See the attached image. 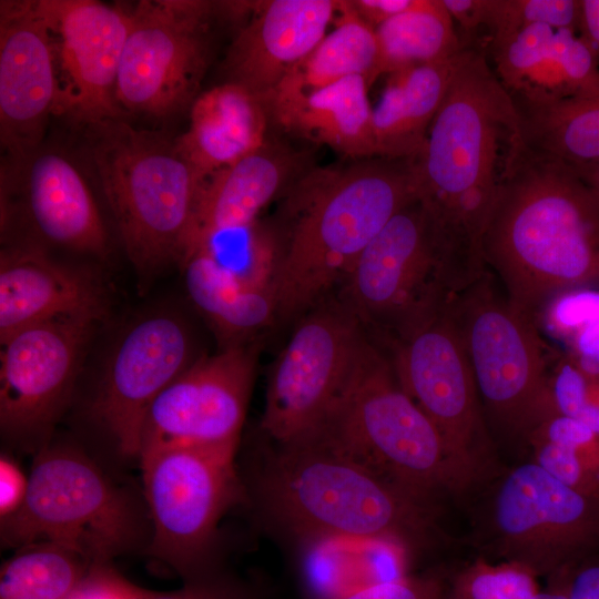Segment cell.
I'll use <instances>...</instances> for the list:
<instances>
[{
  "mask_svg": "<svg viewBox=\"0 0 599 599\" xmlns=\"http://www.w3.org/2000/svg\"><path fill=\"white\" fill-rule=\"evenodd\" d=\"M526 149L517 106L486 54L468 48L413 162L417 199L446 244L486 270L481 241Z\"/></svg>",
  "mask_w": 599,
  "mask_h": 599,
  "instance_id": "cell-1",
  "label": "cell"
},
{
  "mask_svg": "<svg viewBox=\"0 0 599 599\" xmlns=\"http://www.w3.org/2000/svg\"><path fill=\"white\" fill-rule=\"evenodd\" d=\"M481 252L507 300L534 318L567 291L599 287V199L570 165L526 145Z\"/></svg>",
  "mask_w": 599,
  "mask_h": 599,
  "instance_id": "cell-2",
  "label": "cell"
},
{
  "mask_svg": "<svg viewBox=\"0 0 599 599\" xmlns=\"http://www.w3.org/2000/svg\"><path fill=\"white\" fill-rule=\"evenodd\" d=\"M417 199L412 160L366 159L300 175L285 199L274 280L277 316L316 305L386 223Z\"/></svg>",
  "mask_w": 599,
  "mask_h": 599,
  "instance_id": "cell-3",
  "label": "cell"
},
{
  "mask_svg": "<svg viewBox=\"0 0 599 599\" xmlns=\"http://www.w3.org/2000/svg\"><path fill=\"white\" fill-rule=\"evenodd\" d=\"M257 491L270 518L311 544L376 540L408 552L430 532L432 508L312 435L277 445Z\"/></svg>",
  "mask_w": 599,
  "mask_h": 599,
  "instance_id": "cell-4",
  "label": "cell"
},
{
  "mask_svg": "<svg viewBox=\"0 0 599 599\" xmlns=\"http://www.w3.org/2000/svg\"><path fill=\"white\" fill-rule=\"evenodd\" d=\"M307 435L429 508L439 494L469 487L435 426L400 386L389 356L368 337L343 390Z\"/></svg>",
  "mask_w": 599,
  "mask_h": 599,
  "instance_id": "cell-5",
  "label": "cell"
},
{
  "mask_svg": "<svg viewBox=\"0 0 599 599\" xmlns=\"http://www.w3.org/2000/svg\"><path fill=\"white\" fill-rule=\"evenodd\" d=\"M85 154L139 272L182 263L201 181L176 138L110 118L83 128Z\"/></svg>",
  "mask_w": 599,
  "mask_h": 599,
  "instance_id": "cell-6",
  "label": "cell"
},
{
  "mask_svg": "<svg viewBox=\"0 0 599 599\" xmlns=\"http://www.w3.org/2000/svg\"><path fill=\"white\" fill-rule=\"evenodd\" d=\"M485 273L451 251L415 200L358 256L339 303L389 343L441 314Z\"/></svg>",
  "mask_w": 599,
  "mask_h": 599,
  "instance_id": "cell-7",
  "label": "cell"
},
{
  "mask_svg": "<svg viewBox=\"0 0 599 599\" xmlns=\"http://www.w3.org/2000/svg\"><path fill=\"white\" fill-rule=\"evenodd\" d=\"M129 497L82 450L45 445L37 451L20 509L1 520V540L18 549L50 542L89 564H109L138 540Z\"/></svg>",
  "mask_w": 599,
  "mask_h": 599,
  "instance_id": "cell-8",
  "label": "cell"
},
{
  "mask_svg": "<svg viewBox=\"0 0 599 599\" xmlns=\"http://www.w3.org/2000/svg\"><path fill=\"white\" fill-rule=\"evenodd\" d=\"M487 274L459 294L449 312L480 402L504 429L529 435L556 412L534 318L493 288Z\"/></svg>",
  "mask_w": 599,
  "mask_h": 599,
  "instance_id": "cell-9",
  "label": "cell"
},
{
  "mask_svg": "<svg viewBox=\"0 0 599 599\" xmlns=\"http://www.w3.org/2000/svg\"><path fill=\"white\" fill-rule=\"evenodd\" d=\"M235 453L162 446L138 457L152 524L149 552L186 581L207 577L219 524L242 496Z\"/></svg>",
  "mask_w": 599,
  "mask_h": 599,
  "instance_id": "cell-10",
  "label": "cell"
},
{
  "mask_svg": "<svg viewBox=\"0 0 599 599\" xmlns=\"http://www.w3.org/2000/svg\"><path fill=\"white\" fill-rule=\"evenodd\" d=\"M115 100L121 111L153 121L190 110L212 53L219 2L141 0L130 4Z\"/></svg>",
  "mask_w": 599,
  "mask_h": 599,
  "instance_id": "cell-11",
  "label": "cell"
},
{
  "mask_svg": "<svg viewBox=\"0 0 599 599\" xmlns=\"http://www.w3.org/2000/svg\"><path fill=\"white\" fill-rule=\"evenodd\" d=\"M485 525L501 561L548 578L597 554L599 497L564 484L535 461L524 463L495 485Z\"/></svg>",
  "mask_w": 599,
  "mask_h": 599,
  "instance_id": "cell-12",
  "label": "cell"
},
{
  "mask_svg": "<svg viewBox=\"0 0 599 599\" xmlns=\"http://www.w3.org/2000/svg\"><path fill=\"white\" fill-rule=\"evenodd\" d=\"M387 345L400 386L435 426L470 486L489 465V441L474 375L449 306Z\"/></svg>",
  "mask_w": 599,
  "mask_h": 599,
  "instance_id": "cell-13",
  "label": "cell"
},
{
  "mask_svg": "<svg viewBox=\"0 0 599 599\" xmlns=\"http://www.w3.org/2000/svg\"><path fill=\"white\" fill-rule=\"evenodd\" d=\"M364 329L341 303L322 305L301 319L267 384L262 427L277 445L321 424L355 366L367 338Z\"/></svg>",
  "mask_w": 599,
  "mask_h": 599,
  "instance_id": "cell-14",
  "label": "cell"
},
{
  "mask_svg": "<svg viewBox=\"0 0 599 599\" xmlns=\"http://www.w3.org/2000/svg\"><path fill=\"white\" fill-rule=\"evenodd\" d=\"M1 230L20 224L39 246L49 244L103 257L108 233L90 185L62 149L44 145L2 156Z\"/></svg>",
  "mask_w": 599,
  "mask_h": 599,
  "instance_id": "cell-15",
  "label": "cell"
},
{
  "mask_svg": "<svg viewBox=\"0 0 599 599\" xmlns=\"http://www.w3.org/2000/svg\"><path fill=\"white\" fill-rule=\"evenodd\" d=\"M67 315L28 326L1 343L2 434L37 451L72 387L84 346L98 319Z\"/></svg>",
  "mask_w": 599,
  "mask_h": 599,
  "instance_id": "cell-16",
  "label": "cell"
},
{
  "mask_svg": "<svg viewBox=\"0 0 599 599\" xmlns=\"http://www.w3.org/2000/svg\"><path fill=\"white\" fill-rule=\"evenodd\" d=\"M255 364V346L243 342L193 362L150 406L139 456L162 446L236 450Z\"/></svg>",
  "mask_w": 599,
  "mask_h": 599,
  "instance_id": "cell-17",
  "label": "cell"
},
{
  "mask_svg": "<svg viewBox=\"0 0 599 599\" xmlns=\"http://www.w3.org/2000/svg\"><path fill=\"white\" fill-rule=\"evenodd\" d=\"M39 6L54 50L55 115L82 129L128 118L118 106L115 85L130 28L129 7L97 0H39Z\"/></svg>",
  "mask_w": 599,
  "mask_h": 599,
  "instance_id": "cell-18",
  "label": "cell"
},
{
  "mask_svg": "<svg viewBox=\"0 0 599 599\" xmlns=\"http://www.w3.org/2000/svg\"><path fill=\"white\" fill-rule=\"evenodd\" d=\"M186 325L154 314L131 326L110 355L92 413L125 456L139 457L146 413L154 399L191 362Z\"/></svg>",
  "mask_w": 599,
  "mask_h": 599,
  "instance_id": "cell-19",
  "label": "cell"
},
{
  "mask_svg": "<svg viewBox=\"0 0 599 599\" xmlns=\"http://www.w3.org/2000/svg\"><path fill=\"white\" fill-rule=\"evenodd\" d=\"M58 92L53 44L39 0H1L2 156H20L43 143Z\"/></svg>",
  "mask_w": 599,
  "mask_h": 599,
  "instance_id": "cell-20",
  "label": "cell"
},
{
  "mask_svg": "<svg viewBox=\"0 0 599 599\" xmlns=\"http://www.w3.org/2000/svg\"><path fill=\"white\" fill-rule=\"evenodd\" d=\"M339 0H272L254 3L223 62L226 81L263 102L307 57L335 21Z\"/></svg>",
  "mask_w": 599,
  "mask_h": 599,
  "instance_id": "cell-21",
  "label": "cell"
},
{
  "mask_svg": "<svg viewBox=\"0 0 599 599\" xmlns=\"http://www.w3.org/2000/svg\"><path fill=\"white\" fill-rule=\"evenodd\" d=\"M493 70L517 109L599 97V64L576 32L535 24L490 47Z\"/></svg>",
  "mask_w": 599,
  "mask_h": 599,
  "instance_id": "cell-22",
  "label": "cell"
},
{
  "mask_svg": "<svg viewBox=\"0 0 599 599\" xmlns=\"http://www.w3.org/2000/svg\"><path fill=\"white\" fill-rule=\"evenodd\" d=\"M102 291L94 278L61 264L44 247L18 242L0 255V342L14 333L67 315L100 317Z\"/></svg>",
  "mask_w": 599,
  "mask_h": 599,
  "instance_id": "cell-23",
  "label": "cell"
},
{
  "mask_svg": "<svg viewBox=\"0 0 599 599\" xmlns=\"http://www.w3.org/2000/svg\"><path fill=\"white\" fill-rule=\"evenodd\" d=\"M301 166L298 154L267 141L257 151L203 180L184 257L206 237L257 221L260 212L288 185Z\"/></svg>",
  "mask_w": 599,
  "mask_h": 599,
  "instance_id": "cell-24",
  "label": "cell"
},
{
  "mask_svg": "<svg viewBox=\"0 0 599 599\" xmlns=\"http://www.w3.org/2000/svg\"><path fill=\"white\" fill-rule=\"evenodd\" d=\"M270 121L258 97L224 82L197 95L190 108V125L176 141L202 183L265 145Z\"/></svg>",
  "mask_w": 599,
  "mask_h": 599,
  "instance_id": "cell-25",
  "label": "cell"
},
{
  "mask_svg": "<svg viewBox=\"0 0 599 599\" xmlns=\"http://www.w3.org/2000/svg\"><path fill=\"white\" fill-rule=\"evenodd\" d=\"M467 49L388 74L379 102L373 108L377 158L412 160L419 155Z\"/></svg>",
  "mask_w": 599,
  "mask_h": 599,
  "instance_id": "cell-26",
  "label": "cell"
},
{
  "mask_svg": "<svg viewBox=\"0 0 599 599\" xmlns=\"http://www.w3.org/2000/svg\"><path fill=\"white\" fill-rule=\"evenodd\" d=\"M369 83L363 75L343 79L272 114L283 131L324 144L352 159L376 156Z\"/></svg>",
  "mask_w": 599,
  "mask_h": 599,
  "instance_id": "cell-27",
  "label": "cell"
},
{
  "mask_svg": "<svg viewBox=\"0 0 599 599\" xmlns=\"http://www.w3.org/2000/svg\"><path fill=\"white\" fill-rule=\"evenodd\" d=\"M334 22V30L264 100L270 116L348 77L363 75L369 85L376 80L375 29L356 14L348 0H339Z\"/></svg>",
  "mask_w": 599,
  "mask_h": 599,
  "instance_id": "cell-28",
  "label": "cell"
},
{
  "mask_svg": "<svg viewBox=\"0 0 599 599\" xmlns=\"http://www.w3.org/2000/svg\"><path fill=\"white\" fill-rule=\"evenodd\" d=\"M182 266L191 301L227 342L225 346L242 343L277 316L273 290L240 284L202 252L189 254Z\"/></svg>",
  "mask_w": 599,
  "mask_h": 599,
  "instance_id": "cell-29",
  "label": "cell"
},
{
  "mask_svg": "<svg viewBox=\"0 0 599 599\" xmlns=\"http://www.w3.org/2000/svg\"><path fill=\"white\" fill-rule=\"evenodd\" d=\"M376 77L447 59L463 49L443 0H414L400 14L375 29Z\"/></svg>",
  "mask_w": 599,
  "mask_h": 599,
  "instance_id": "cell-30",
  "label": "cell"
},
{
  "mask_svg": "<svg viewBox=\"0 0 599 599\" xmlns=\"http://www.w3.org/2000/svg\"><path fill=\"white\" fill-rule=\"evenodd\" d=\"M518 111L528 149L569 165L599 160V97Z\"/></svg>",
  "mask_w": 599,
  "mask_h": 599,
  "instance_id": "cell-31",
  "label": "cell"
},
{
  "mask_svg": "<svg viewBox=\"0 0 599 599\" xmlns=\"http://www.w3.org/2000/svg\"><path fill=\"white\" fill-rule=\"evenodd\" d=\"M90 566L54 544L20 547L1 567L0 599H67Z\"/></svg>",
  "mask_w": 599,
  "mask_h": 599,
  "instance_id": "cell-32",
  "label": "cell"
},
{
  "mask_svg": "<svg viewBox=\"0 0 599 599\" xmlns=\"http://www.w3.org/2000/svg\"><path fill=\"white\" fill-rule=\"evenodd\" d=\"M195 251L209 256L240 284L274 291L281 245L271 227L255 221L244 227L219 232L196 244L186 256Z\"/></svg>",
  "mask_w": 599,
  "mask_h": 599,
  "instance_id": "cell-33",
  "label": "cell"
},
{
  "mask_svg": "<svg viewBox=\"0 0 599 599\" xmlns=\"http://www.w3.org/2000/svg\"><path fill=\"white\" fill-rule=\"evenodd\" d=\"M537 578L514 562L478 559L446 580V599H532Z\"/></svg>",
  "mask_w": 599,
  "mask_h": 599,
  "instance_id": "cell-34",
  "label": "cell"
},
{
  "mask_svg": "<svg viewBox=\"0 0 599 599\" xmlns=\"http://www.w3.org/2000/svg\"><path fill=\"white\" fill-rule=\"evenodd\" d=\"M580 10V0H485L483 28L489 47L535 24L578 33Z\"/></svg>",
  "mask_w": 599,
  "mask_h": 599,
  "instance_id": "cell-35",
  "label": "cell"
},
{
  "mask_svg": "<svg viewBox=\"0 0 599 599\" xmlns=\"http://www.w3.org/2000/svg\"><path fill=\"white\" fill-rule=\"evenodd\" d=\"M550 392L558 414L579 420L599 436V408L593 404L590 379L573 363L560 366Z\"/></svg>",
  "mask_w": 599,
  "mask_h": 599,
  "instance_id": "cell-36",
  "label": "cell"
},
{
  "mask_svg": "<svg viewBox=\"0 0 599 599\" xmlns=\"http://www.w3.org/2000/svg\"><path fill=\"white\" fill-rule=\"evenodd\" d=\"M546 307L550 329L572 339L583 327L599 318V287H580L555 297Z\"/></svg>",
  "mask_w": 599,
  "mask_h": 599,
  "instance_id": "cell-37",
  "label": "cell"
},
{
  "mask_svg": "<svg viewBox=\"0 0 599 599\" xmlns=\"http://www.w3.org/2000/svg\"><path fill=\"white\" fill-rule=\"evenodd\" d=\"M338 599H446V580L438 575H407Z\"/></svg>",
  "mask_w": 599,
  "mask_h": 599,
  "instance_id": "cell-38",
  "label": "cell"
},
{
  "mask_svg": "<svg viewBox=\"0 0 599 599\" xmlns=\"http://www.w3.org/2000/svg\"><path fill=\"white\" fill-rule=\"evenodd\" d=\"M145 591L110 564H93L67 599H142Z\"/></svg>",
  "mask_w": 599,
  "mask_h": 599,
  "instance_id": "cell-39",
  "label": "cell"
},
{
  "mask_svg": "<svg viewBox=\"0 0 599 599\" xmlns=\"http://www.w3.org/2000/svg\"><path fill=\"white\" fill-rule=\"evenodd\" d=\"M29 487L19 465L8 455L0 457V519H7L22 506Z\"/></svg>",
  "mask_w": 599,
  "mask_h": 599,
  "instance_id": "cell-40",
  "label": "cell"
},
{
  "mask_svg": "<svg viewBox=\"0 0 599 599\" xmlns=\"http://www.w3.org/2000/svg\"><path fill=\"white\" fill-rule=\"evenodd\" d=\"M142 599H238V593L232 586L207 576L186 581L183 588L173 591L146 590Z\"/></svg>",
  "mask_w": 599,
  "mask_h": 599,
  "instance_id": "cell-41",
  "label": "cell"
},
{
  "mask_svg": "<svg viewBox=\"0 0 599 599\" xmlns=\"http://www.w3.org/2000/svg\"><path fill=\"white\" fill-rule=\"evenodd\" d=\"M573 363L585 375L599 378V318L583 327L571 339Z\"/></svg>",
  "mask_w": 599,
  "mask_h": 599,
  "instance_id": "cell-42",
  "label": "cell"
},
{
  "mask_svg": "<svg viewBox=\"0 0 599 599\" xmlns=\"http://www.w3.org/2000/svg\"><path fill=\"white\" fill-rule=\"evenodd\" d=\"M569 599H599V556L597 554L571 566Z\"/></svg>",
  "mask_w": 599,
  "mask_h": 599,
  "instance_id": "cell-43",
  "label": "cell"
},
{
  "mask_svg": "<svg viewBox=\"0 0 599 599\" xmlns=\"http://www.w3.org/2000/svg\"><path fill=\"white\" fill-rule=\"evenodd\" d=\"M352 9L376 29L389 19L406 11L414 0H348Z\"/></svg>",
  "mask_w": 599,
  "mask_h": 599,
  "instance_id": "cell-44",
  "label": "cell"
},
{
  "mask_svg": "<svg viewBox=\"0 0 599 599\" xmlns=\"http://www.w3.org/2000/svg\"><path fill=\"white\" fill-rule=\"evenodd\" d=\"M578 34L587 42L599 64V0H580Z\"/></svg>",
  "mask_w": 599,
  "mask_h": 599,
  "instance_id": "cell-45",
  "label": "cell"
},
{
  "mask_svg": "<svg viewBox=\"0 0 599 599\" xmlns=\"http://www.w3.org/2000/svg\"><path fill=\"white\" fill-rule=\"evenodd\" d=\"M570 568L571 567H568L549 576L547 578V586L544 589H540L532 599H569Z\"/></svg>",
  "mask_w": 599,
  "mask_h": 599,
  "instance_id": "cell-46",
  "label": "cell"
},
{
  "mask_svg": "<svg viewBox=\"0 0 599 599\" xmlns=\"http://www.w3.org/2000/svg\"><path fill=\"white\" fill-rule=\"evenodd\" d=\"M569 165V164H568ZM576 173L582 179V181L593 191L599 199V160L579 164L570 165Z\"/></svg>",
  "mask_w": 599,
  "mask_h": 599,
  "instance_id": "cell-47",
  "label": "cell"
}]
</instances>
